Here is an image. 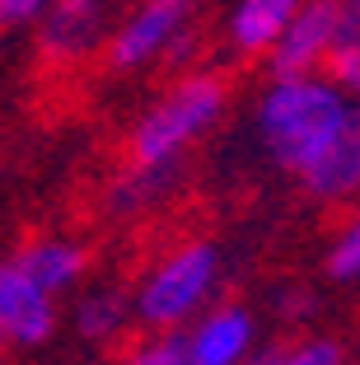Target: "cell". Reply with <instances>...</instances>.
<instances>
[{"label": "cell", "instance_id": "7", "mask_svg": "<svg viewBox=\"0 0 360 365\" xmlns=\"http://www.w3.org/2000/svg\"><path fill=\"white\" fill-rule=\"evenodd\" d=\"M56 333V295H47L14 258H0V346L29 351Z\"/></svg>", "mask_w": 360, "mask_h": 365}, {"label": "cell", "instance_id": "4", "mask_svg": "<svg viewBox=\"0 0 360 365\" xmlns=\"http://www.w3.org/2000/svg\"><path fill=\"white\" fill-rule=\"evenodd\" d=\"M215 286H220V248L206 239L173 244L140 272L136 290H131V323L155 328V333L182 328L197 309L211 304Z\"/></svg>", "mask_w": 360, "mask_h": 365}, {"label": "cell", "instance_id": "9", "mask_svg": "<svg viewBox=\"0 0 360 365\" xmlns=\"http://www.w3.org/2000/svg\"><path fill=\"white\" fill-rule=\"evenodd\" d=\"M10 258L19 262V267L29 272V277L47 290V295H56V300H61L66 290L80 286V281H85V272H89L85 244H75V239H56V235L29 239L24 248H14Z\"/></svg>", "mask_w": 360, "mask_h": 365}, {"label": "cell", "instance_id": "3", "mask_svg": "<svg viewBox=\"0 0 360 365\" xmlns=\"http://www.w3.org/2000/svg\"><path fill=\"white\" fill-rule=\"evenodd\" d=\"M272 76H328L332 85H360V0H299L295 19L267 47Z\"/></svg>", "mask_w": 360, "mask_h": 365}, {"label": "cell", "instance_id": "8", "mask_svg": "<svg viewBox=\"0 0 360 365\" xmlns=\"http://www.w3.org/2000/svg\"><path fill=\"white\" fill-rule=\"evenodd\" d=\"M38 52L47 66H75L108 38V0H47L38 14Z\"/></svg>", "mask_w": 360, "mask_h": 365}, {"label": "cell", "instance_id": "1", "mask_svg": "<svg viewBox=\"0 0 360 365\" xmlns=\"http://www.w3.org/2000/svg\"><path fill=\"white\" fill-rule=\"evenodd\" d=\"M257 136L314 202L341 206L360 187V113L328 76H272L257 98Z\"/></svg>", "mask_w": 360, "mask_h": 365}, {"label": "cell", "instance_id": "2", "mask_svg": "<svg viewBox=\"0 0 360 365\" xmlns=\"http://www.w3.org/2000/svg\"><path fill=\"white\" fill-rule=\"evenodd\" d=\"M225 108H230L225 76H215V71L178 76L136 118L127 140V173L108 192V206L122 215H136L150 211L159 197H169L182 173V155L225 118Z\"/></svg>", "mask_w": 360, "mask_h": 365}, {"label": "cell", "instance_id": "13", "mask_svg": "<svg viewBox=\"0 0 360 365\" xmlns=\"http://www.w3.org/2000/svg\"><path fill=\"white\" fill-rule=\"evenodd\" d=\"M323 267H328V277L337 286H351L360 277V225L356 220H341L337 225V235L323 248Z\"/></svg>", "mask_w": 360, "mask_h": 365}, {"label": "cell", "instance_id": "11", "mask_svg": "<svg viewBox=\"0 0 360 365\" xmlns=\"http://www.w3.org/2000/svg\"><path fill=\"white\" fill-rule=\"evenodd\" d=\"M75 328L85 342H117V337L131 328V295L127 290H113V286H94L75 300Z\"/></svg>", "mask_w": 360, "mask_h": 365}, {"label": "cell", "instance_id": "15", "mask_svg": "<svg viewBox=\"0 0 360 365\" xmlns=\"http://www.w3.org/2000/svg\"><path fill=\"white\" fill-rule=\"evenodd\" d=\"M47 10V0H0V29H24Z\"/></svg>", "mask_w": 360, "mask_h": 365}, {"label": "cell", "instance_id": "5", "mask_svg": "<svg viewBox=\"0 0 360 365\" xmlns=\"http://www.w3.org/2000/svg\"><path fill=\"white\" fill-rule=\"evenodd\" d=\"M197 10L202 0H140L127 19L103 38L108 61L117 71H145V66H182L197 47Z\"/></svg>", "mask_w": 360, "mask_h": 365}, {"label": "cell", "instance_id": "6", "mask_svg": "<svg viewBox=\"0 0 360 365\" xmlns=\"http://www.w3.org/2000/svg\"><path fill=\"white\" fill-rule=\"evenodd\" d=\"M187 365H244L257 351V319L248 304H206L178 328Z\"/></svg>", "mask_w": 360, "mask_h": 365}, {"label": "cell", "instance_id": "10", "mask_svg": "<svg viewBox=\"0 0 360 365\" xmlns=\"http://www.w3.org/2000/svg\"><path fill=\"white\" fill-rule=\"evenodd\" d=\"M299 0H234L230 10V47L244 56H267V47L281 38L295 19Z\"/></svg>", "mask_w": 360, "mask_h": 365}, {"label": "cell", "instance_id": "14", "mask_svg": "<svg viewBox=\"0 0 360 365\" xmlns=\"http://www.w3.org/2000/svg\"><path fill=\"white\" fill-rule=\"evenodd\" d=\"M122 365H187L178 328H169V333L145 328V337H136V342L122 351Z\"/></svg>", "mask_w": 360, "mask_h": 365}, {"label": "cell", "instance_id": "12", "mask_svg": "<svg viewBox=\"0 0 360 365\" xmlns=\"http://www.w3.org/2000/svg\"><path fill=\"white\" fill-rule=\"evenodd\" d=\"M244 365H346V346L337 337H299V342H286L262 356L253 351Z\"/></svg>", "mask_w": 360, "mask_h": 365}]
</instances>
